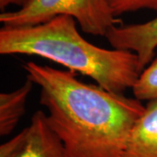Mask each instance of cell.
<instances>
[{"mask_svg":"<svg viewBox=\"0 0 157 157\" xmlns=\"http://www.w3.org/2000/svg\"><path fill=\"white\" fill-rule=\"evenodd\" d=\"M34 83L26 78L24 84L14 91L0 94V135L11 134L25 112L26 102Z\"/></svg>","mask_w":157,"mask_h":157,"instance_id":"cell-7","label":"cell"},{"mask_svg":"<svg viewBox=\"0 0 157 157\" xmlns=\"http://www.w3.org/2000/svg\"><path fill=\"white\" fill-rule=\"evenodd\" d=\"M106 2L115 17L144 9L157 11V0H106Z\"/></svg>","mask_w":157,"mask_h":157,"instance_id":"cell-9","label":"cell"},{"mask_svg":"<svg viewBox=\"0 0 157 157\" xmlns=\"http://www.w3.org/2000/svg\"><path fill=\"white\" fill-rule=\"evenodd\" d=\"M77 21L58 16L33 26L0 29V53L24 54L50 59L95 81L102 88L123 94L141 73L138 57L131 51L106 49L79 33Z\"/></svg>","mask_w":157,"mask_h":157,"instance_id":"cell-2","label":"cell"},{"mask_svg":"<svg viewBox=\"0 0 157 157\" xmlns=\"http://www.w3.org/2000/svg\"><path fill=\"white\" fill-rule=\"evenodd\" d=\"M28 0H0V9L2 12L10 6H17L18 8L22 7L27 3Z\"/></svg>","mask_w":157,"mask_h":157,"instance_id":"cell-10","label":"cell"},{"mask_svg":"<svg viewBox=\"0 0 157 157\" xmlns=\"http://www.w3.org/2000/svg\"><path fill=\"white\" fill-rule=\"evenodd\" d=\"M121 157H157V100L147 103L130 132Z\"/></svg>","mask_w":157,"mask_h":157,"instance_id":"cell-6","label":"cell"},{"mask_svg":"<svg viewBox=\"0 0 157 157\" xmlns=\"http://www.w3.org/2000/svg\"><path fill=\"white\" fill-rule=\"evenodd\" d=\"M73 17L82 32L93 36H106L117 20L106 0H28L17 11H3V26H33L58 16Z\"/></svg>","mask_w":157,"mask_h":157,"instance_id":"cell-3","label":"cell"},{"mask_svg":"<svg viewBox=\"0 0 157 157\" xmlns=\"http://www.w3.org/2000/svg\"><path fill=\"white\" fill-rule=\"evenodd\" d=\"M26 78L40 87L39 103L69 157H121L145 106L135 98L86 84L75 73L29 61Z\"/></svg>","mask_w":157,"mask_h":157,"instance_id":"cell-1","label":"cell"},{"mask_svg":"<svg viewBox=\"0 0 157 157\" xmlns=\"http://www.w3.org/2000/svg\"><path fill=\"white\" fill-rule=\"evenodd\" d=\"M132 90L134 97L140 101L157 100V57L141 72Z\"/></svg>","mask_w":157,"mask_h":157,"instance_id":"cell-8","label":"cell"},{"mask_svg":"<svg viewBox=\"0 0 157 157\" xmlns=\"http://www.w3.org/2000/svg\"><path fill=\"white\" fill-rule=\"evenodd\" d=\"M105 38L114 49L135 52L142 72L153 60L157 48V17L140 24L115 25Z\"/></svg>","mask_w":157,"mask_h":157,"instance_id":"cell-5","label":"cell"},{"mask_svg":"<svg viewBox=\"0 0 157 157\" xmlns=\"http://www.w3.org/2000/svg\"><path fill=\"white\" fill-rule=\"evenodd\" d=\"M0 157H69L51 128L43 111L34 113L30 124L0 146Z\"/></svg>","mask_w":157,"mask_h":157,"instance_id":"cell-4","label":"cell"}]
</instances>
